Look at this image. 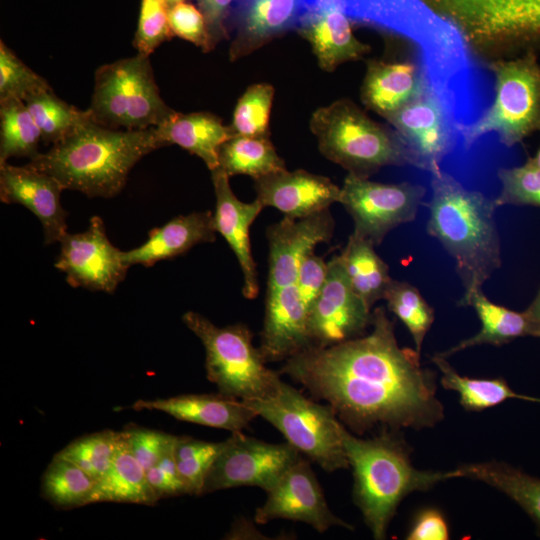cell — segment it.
Here are the masks:
<instances>
[{
	"label": "cell",
	"instance_id": "cell-1",
	"mask_svg": "<svg viewBox=\"0 0 540 540\" xmlns=\"http://www.w3.org/2000/svg\"><path fill=\"white\" fill-rule=\"evenodd\" d=\"M371 331L328 347H309L285 360L280 374L325 400L352 431L375 426L398 430L433 427L444 418L436 373L420 353L400 347L383 307L372 313Z\"/></svg>",
	"mask_w": 540,
	"mask_h": 540
},
{
	"label": "cell",
	"instance_id": "cell-2",
	"mask_svg": "<svg viewBox=\"0 0 540 540\" xmlns=\"http://www.w3.org/2000/svg\"><path fill=\"white\" fill-rule=\"evenodd\" d=\"M164 146L156 127L119 130L90 120L26 165L53 176L65 190L111 198L124 188L137 162Z\"/></svg>",
	"mask_w": 540,
	"mask_h": 540
},
{
	"label": "cell",
	"instance_id": "cell-3",
	"mask_svg": "<svg viewBox=\"0 0 540 540\" xmlns=\"http://www.w3.org/2000/svg\"><path fill=\"white\" fill-rule=\"evenodd\" d=\"M341 438L353 471V499L375 539H385L401 501L415 491H426L453 479L451 471H423L411 462V448L396 430L382 428L362 439L341 425Z\"/></svg>",
	"mask_w": 540,
	"mask_h": 540
},
{
	"label": "cell",
	"instance_id": "cell-4",
	"mask_svg": "<svg viewBox=\"0 0 540 540\" xmlns=\"http://www.w3.org/2000/svg\"><path fill=\"white\" fill-rule=\"evenodd\" d=\"M431 176L427 232L455 261L464 293L482 288L502 263L494 199L443 170Z\"/></svg>",
	"mask_w": 540,
	"mask_h": 540
},
{
	"label": "cell",
	"instance_id": "cell-5",
	"mask_svg": "<svg viewBox=\"0 0 540 540\" xmlns=\"http://www.w3.org/2000/svg\"><path fill=\"white\" fill-rule=\"evenodd\" d=\"M419 1L454 26L477 56L492 61L540 51V0Z\"/></svg>",
	"mask_w": 540,
	"mask_h": 540
},
{
	"label": "cell",
	"instance_id": "cell-6",
	"mask_svg": "<svg viewBox=\"0 0 540 540\" xmlns=\"http://www.w3.org/2000/svg\"><path fill=\"white\" fill-rule=\"evenodd\" d=\"M310 129L322 155L358 177L369 178L385 166L410 165L395 131L372 120L351 100L318 108Z\"/></svg>",
	"mask_w": 540,
	"mask_h": 540
},
{
	"label": "cell",
	"instance_id": "cell-7",
	"mask_svg": "<svg viewBox=\"0 0 540 540\" xmlns=\"http://www.w3.org/2000/svg\"><path fill=\"white\" fill-rule=\"evenodd\" d=\"M495 82V97L472 123L458 125L459 139L470 148L481 137L495 133L501 144L512 147L540 131V63L538 53L488 62Z\"/></svg>",
	"mask_w": 540,
	"mask_h": 540
},
{
	"label": "cell",
	"instance_id": "cell-8",
	"mask_svg": "<svg viewBox=\"0 0 540 540\" xmlns=\"http://www.w3.org/2000/svg\"><path fill=\"white\" fill-rule=\"evenodd\" d=\"M182 321L203 344L207 378L219 393L251 401L269 398L276 392L280 373L266 366L246 325L218 327L194 311L184 313Z\"/></svg>",
	"mask_w": 540,
	"mask_h": 540
},
{
	"label": "cell",
	"instance_id": "cell-9",
	"mask_svg": "<svg viewBox=\"0 0 540 540\" xmlns=\"http://www.w3.org/2000/svg\"><path fill=\"white\" fill-rule=\"evenodd\" d=\"M88 110L97 124L124 130L160 126L176 112L161 98L149 56L142 53L96 70Z\"/></svg>",
	"mask_w": 540,
	"mask_h": 540
},
{
	"label": "cell",
	"instance_id": "cell-10",
	"mask_svg": "<svg viewBox=\"0 0 540 540\" xmlns=\"http://www.w3.org/2000/svg\"><path fill=\"white\" fill-rule=\"evenodd\" d=\"M242 401L323 470L334 472L349 467L341 438L342 423L328 404L308 399L282 380L271 397Z\"/></svg>",
	"mask_w": 540,
	"mask_h": 540
},
{
	"label": "cell",
	"instance_id": "cell-11",
	"mask_svg": "<svg viewBox=\"0 0 540 540\" xmlns=\"http://www.w3.org/2000/svg\"><path fill=\"white\" fill-rule=\"evenodd\" d=\"M426 189L418 184L379 183L348 173L339 203L354 221V234L378 246L395 227L416 218Z\"/></svg>",
	"mask_w": 540,
	"mask_h": 540
},
{
	"label": "cell",
	"instance_id": "cell-12",
	"mask_svg": "<svg viewBox=\"0 0 540 540\" xmlns=\"http://www.w3.org/2000/svg\"><path fill=\"white\" fill-rule=\"evenodd\" d=\"M385 119L403 144L409 164L431 175L442 170V161L459 140L457 123L429 84Z\"/></svg>",
	"mask_w": 540,
	"mask_h": 540
},
{
	"label": "cell",
	"instance_id": "cell-13",
	"mask_svg": "<svg viewBox=\"0 0 540 540\" xmlns=\"http://www.w3.org/2000/svg\"><path fill=\"white\" fill-rule=\"evenodd\" d=\"M299 457L288 442L273 444L242 432L232 433L208 471L203 494L241 486L267 492Z\"/></svg>",
	"mask_w": 540,
	"mask_h": 540
},
{
	"label": "cell",
	"instance_id": "cell-14",
	"mask_svg": "<svg viewBox=\"0 0 540 540\" xmlns=\"http://www.w3.org/2000/svg\"><path fill=\"white\" fill-rule=\"evenodd\" d=\"M59 243L54 266L72 287L113 293L130 268L123 252L110 242L99 216L91 217L84 232H66Z\"/></svg>",
	"mask_w": 540,
	"mask_h": 540
},
{
	"label": "cell",
	"instance_id": "cell-15",
	"mask_svg": "<svg viewBox=\"0 0 540 540\" xmlns=\"http://www.w3.org/2000/svg\"><path fill=\"white\" fill-rule=\"evenodd\" d=\"M370 310L353 290L339 255L334 256L327 262L325 284L309 314V347H328L364 335L371 326Z\"/></svg>",
	"mask_w": 540,
	"mask_h": 540
},
{
	"label": "cell",
	"instance_id": "cell-16",
	"mask_svg": "<svg viewBox=\"0 0 540 540\" xmlns=\"http://www.w3.org/2000/svg\"><path fill=\"white\" fill-rule=\"evenodd\" d=\"M266 493V501L255 512L258 524L286 519L304 522L320 533L335 526L353 529L330 510L310 464L301 456Z\"/></svg>",
	"mask_w": 540,
	"mask_h": 540
},
{
	"label": "cell",
	"instance_id": "cell-17",
	"mask_svg": "<svg viewBox=\"0 0 540 540\" xmlns=\"http://www.w3.org/2000/svg\"><path fill=\"white\" fill-rule=\"evenodd\" d=\"M334 231L329 210L302 219L285 217L267 229L269 270L267 291L295 284L305 257L322 242H328Z\"/></svg>",
	"mask_w": 540,
	"mask_h": 540
},
{
	"label": "cell",
	"instance_id": "cell-18",
	"mask_svg": "<svg viewBox=\"0 0 540 540\" xmlns=\"http://www.w3.org/2000/svg\"><path fill=\"white\" fill-rule=\"evenodd\" d=\"M351 20L344 0H308L296 29L311 44L323 70L333 71L370 51L353 34Z\"/></svg>",
	"mask_w": 540,
	"mask_h": 540
},
{
	"label": "cell",
	"instance_id": "cell-19",
	"mask_svg": "<svg viewBox=\"0 0 540 540\" xmlns=\"http://www.w3.org/2000/svg\"><path fill=\"white\" fill-rule=\"evenodd\" d=\"M65 190L53 176L28 165L0 164V200L29 209L41 222L44 244L59 242L67 231L68 213L61 204Z\"/></svg>",
	"mask_w": 540,
	"mask_h": 540
},
{
	"label": "cell",
	"instance_id": "cell-20",
	"mask_svg": "<svg viewBox=\"0 0 540 540\" xmlns=\"http://www.w3.org/2000/svg\"><path fill=\"white\" fill-rule=\"evenodd\" d=\"M262 205L281 211L285 217L302 219L328 210L339 202L341 188L329 178L298 169H287L254 179Z\"/></svg>",
	"mask_w": 540,
	"mask_h": 540
},
{
	"label": "cell",
	"instance_id": "cell-21",
	"mask_svg": "<svg viewBox=\"0 0 540 540\" xmlns=\"http://www.w3.org/2000/svg\"><path fill=\"white\" fill-rule=\"evenodd\" d=\"M211 173L216 197L213 213L215 231L224 237L238 260L243 273L244 297L254 299L258 295L259 286L249 229L264 206L257 198L251 203L240 201L230 187L229 176L221 168Z\"/></svg>",
	"mask_w": 540,
	"mask_h": 540
},
{
	"label": "cell",
	"instance_id": "cell-22",
	"mask_svg": "<svg viewBox=\"0 0 540 540\" xmlns=\"http://www.w3.org/2000/svg\"><path fill=\"white\" fill-rule=\"evenodd\" d=\"M309 314L296 283L267 291L259 346L266 362L286 360L309 347Z\"/></svg>",
	"mask_w": 540,
	"mask_h": 540
},
{
	"label": "cell",
	"instance_id": "cell-23",
	"mask_svg": "<svg viewBox=\"0 0 540 540\" xmlns=\"http://www.w3.org/2000/svg\"><path fill=\"white\" fill-rule=\"evenodd\" d=\"M308 0H236L230 60H238L297 28Z\"/></svg>",
	"mask_w": 540,
	"mask_h": 540
},
{
	"label": "cell",
	"instance_id": "cell-24",
	"mask_svg": "<svg viewBox=\"0 0 540 540\" xmlns=\"http://www.w3.org/2000/svg\"><path fill=\"white\" fill-rule=\"evenodd\" d=\"M135 410H158L199 425L242 432L258 415L242 400L224 394H186L164 399L137 400Z\"/></svg>",
	"mask_w": 540,
	"mask_h": 540
},
{
	"label": "cell",
	"instance_id": "cell-25",
	"mask_svg": "<svg viewBox=\"0 0 540 540\" xmlns=\"http://www.w3.org/2000/svg\"><path fill=\"white\" fill-rule=\"evenodd\" d=\"M215 239L213 213L192 212L176 216L163 226L151 229L143 244L123 252V259L130 267H151L162 260L183 255L200 243L213 242Z\"/></svg>",
	"mask_w": 540,
	"mask_h": 540
},
{
	"label": "cell",
	"instance_id": "cell-26",
	"mask_svg": "<svg viewBox=\"0 0 540 540\" xmlns=\"http://www.w3.org/2000/svg\"><path fill=\"white\" fill-rule=\"evenodd\" d=\"M427 84L418 63L371 60L367 62L361 100L385 119L417 97Z\"/></svg>",
	"mask_w": 540,
	"mask_h": 540
},
{
	"label": "cell",
	"instance_id": "cell-27",
	"mask_svg": "<svg viewBox=\"0 0 540 540\" xmlns=\"http://www.w3.org/2000/svg\"><path fill=\"white\" fill-rule=\"evenodd\" d=\"M156 131L165 146H180L202 159L210 171L219 167L222 144L234 137L231 127L209 112H175Z\"/></svg>",
	"mask_w": 540,
	"mask_h": 540
},
{
	"label": "cell",
	"instance_id": "cell-28",
	"mask_svg": "<svg viewBox=\"0 0 540 540\" xmlns=\"http://www.w3.org/2000/svg\"><path fill=\"white\" fill-rule=\"evenodd\" d=\"M158 499L147 479L146 470L134 457L120 432L111 465L97 480L89 504L108 501L154 505Z\"/></svg>",
	"mask_w": 540,
	"mask_h": 540
},
{
	"label": "cell",
	"instance_id": "cell-29",
	"mask_svg": "<svg viewBox=\"0 0 540 540\" xmlns=\"http://www.w3.org/2000/svg\"><path fill=\"white\" fill-rule=\"evenodd\" d=\"M462 306H471L480 322V331L451 347L437 353L442 357H449L467 348L491 344L500 346L512 340L529 335V322L525 311L518 312L497 305L490 301L483 293L482 288H477L463 294L459 301Z\"/></svg>",
	"mask_w": 540,
	"mask_h": 540
},
{
	"label": "cell",
	"instance_id": "cell-30",
	"mask_svg": "<svg viewBox=\"0 0 540 540\" xmlns=\"http://www.w3.org/2000/svg\"><path fill=\"white\" fill-rule=\"evenodd\" d=\"M453 478L484 482L516 502L540 528V478L503 462L463 464L451 470Z\"/></svg>",
	"mask_w": 540,
	"mask_h": 540
},
{
	"label": "cell",
	"instance_id": "cell-31",
	"mask_svg": "<svg viewBox=\"0 0 540 540\" xmlns=\"http://www.w3.org/2000/svg\"><path fill=\"white\" fill-rule=\"evenodd\" d=\"M374 247L369 240L352 233L339 255L353 290L370 308L384 299L393 280Z\"/></svg>",
	"mask_w": 540,
	"mask_h": 540
},
{
	"label": "cell",
	"instance_id": "cell-32",
	"mask_svg": "<svg viewBox=\"0 0 540 540\" xmlns=\"http://www.w3.org/2000/svg\"><path fill=\"white\" fill-rule=\"evenodd\" d=\"M219 168L229 177L248 175L254 179L286 169L269 137L234 136L219 150Z\"/></svg>",
	"mask_w": 540,
	"mask_h": 540
},
{
	"label": "cell",
	"instance_id": "cell-33",
	"mask_svg": "<svg viewBox=\"0 0 540 540\" xmlns=\"http://www.w3.org/2000/svg\"><path fill=\"white\" fill-rule=\"evenodd\" d=\"M441 372V385L459 395L462 407L468 411H482L497 406L508 399L530 400V396L518 394L503 378H472L460 375L438 354L432 357Z\"/></svg>",
	"mask_w": 540,
	"mask_h": 540
},
{
	"label": "cell",
	"instance_id": "cell-34",
	"mask_svg": "<svg viewBox=\"0 0 540 540\" xmlns=\"http://www.w3.org/2000/svg\"><path fill=\"white\" fill-rule=\"evenodd\" d=\"M41 132L24 101H0V164L13 157L35 158Z\"/></svg>",
	"mask_w": 540,
	"mask_h": 540
},
{
	"label": "cell",
	"instance_id": "cell-35",
	"mask_svg": "<svg viewBox=\"0 0 540 540\" xmlns=\"http://www.w3.org/2000/svg\"><path fill=\"white\" fill-rule=\"evenodd\" d=\"M25 104L45 144H55L93 120L90 111L80 110L60 99L52 88L28 97Z\"/></svg>",
	"mask_w": 540,
	"mask_h": 540
},
{
	"label": "cell",
	"instance_id": "cell-36",
	"mask_svg": "<svg viewBox=\"0 0 540 540\" xmlns=\"http://www.w3.org/2000/svg\"><path fill=\"white\" fill-rule=\"evenodd\" d=\"M97 480L74 463L54 456L45 470L42 496L59 508H74L89 504Z\"/></svg>",
	"mask_w": 540,
	"mask_h": 540
},
{
	"label": "cell",
	"instance_id": "cell-37",
	"mask_svg": "<svg viewBox=\"0 0 540 540\" xmlns=\"http://www.w3.org/2000/svg\"><path fill=\"white\" fill-rule=\"evenodd\" d=\"M384 300L388 309L410 332L415 350L421 353L427 332L434 322V310L419 290L405 281L392 280Z\"/></svg>",
	"mask_w": 540,
	"mask_h": 540
},
{
	"label": "cell",
	"instance_id": "cell-38",
	"mask_svg": "<svg viewBox=\"0 0 540 540\" xmlns=\"http://www.w3.org/2000/svg\"><path fill=\"white\" fill-rule=\"evenodd\" d=\"M120 432L105 430L79 437L55 456L68 460L95 480L108 470L113 460Z\"/></svg>",
	"mask_w": 540,
	"mask_h": 540
},
{
	"label": "cell",
	"instance_id": "cell-39",
	"mask_svg": "<svg viewBox=\"0 0 540 540\" xmlns=\"http://www.w3.org/2000/svg\"><path fill=\"white\" fill-rule=\"evenodd\" d=\"M224 441L207 442L191 437H177L174 455L181 479L191 495H203L208 471L222 450Z\"/></svg>",
	"mask_w": 540,
	"mask_h": 540
},
{
	"label": "cell",
	"instance_id": "cell-40",
	"mask_svg": "<svg viewBox=\"0 0 540 540\" xmlns=\"http://www.w3.org/2000/svg\"><path fill=\"white\" fill-rule=\"evenodd\" d=\"M275 90L272 85L249 86L239 98L230 125L234 136L269 137V120Z\"/></svg>",
	"mask_w": 540,
	"mask_h": 540
},
{
	"label": "cell",
	"instance_id": "cell-41",
	"mask_svg": "<svg viewBox=\"0 0 540 540\" xmlns=\"http://www.w3.org/2000/svg\"><path fill=\"white\" fill-rule=\"evenodd\" d=\"M49 83L29 68L3 40L0 41V101L28 97L50 89Z\"/></svg>",
	"mask_w": 540,
	"mask_h": 540
},
{
	"label": "cell",
	"instance_id": "cell-42",
	"mask_svg": "<svg viewBox=\"0 0 540 540\" xmlns=\"http://www.w3.org/2000/svg\"><path fill=\"white\" fill-rule=\"evenodd\" d=\"M501 191L494 203L540 207V168L529 158L525 164L498 170Z\"/></svg>",
	"mask_w": 540,
	"mask_h": 540
},
{
	"label": "cell",
	"instance_id": "cell-43",
	"mask_svg": "<svg viewBox=\"0 0 540 540\" xmlns=\"http://www.w3.org/2000/svg\"><path fill=\"white\" fill-rule=\"evenodd\" d=\"M169 5L166 0H141L137 30L133 44L150 56L163 42L173 36L169 24Z\"/></svg>",
	"mask_w": 540,
	"mask_h": 540
},
{
	"label": "cell",
	"instance_id": "cell-44",
	"mask_svg": "<svg viewBox=\"0 0 540 540\" xmlns=\"http://www.w3.org/2000/svg\"><path fill=\"white\" fill-rule=\"evenodd\" d=\"M122 434L130 451L146 471L156 465L177 440V436L141 427H130Z\"/></svg>",
	"mask_w": 540,
	"mask_h": 540
},
{
	"label": "cell",
	"instance_id": "cell-45",
	"mask_svg": "<svg viewBox=\"0 0 540 540\" xmlns=\"http://www.w3.org/2000/svg\"><path fill=\"white\" fill-rule=\"evenodd\" d=\"M168 17L173 35L193 43L204 52L212 50L207 24L199 8L181 1L169 7Z\"/></svg>",
	"mask_w": 540,
	"mask_h": 540
},
{
	"label": "cell",
	"instance_id": "cell-46",
	"mask_svg": "<svg viewBox=\"0 0 540 540\" xmlns=\"http://www.w3.org/2000/svg\"><path fill=\"white\" fill-rule=\"evenodd\" d=\"M174 447L175 444L165 452L156 465L146 471L147 479L159 499L189 494L178 472Z\"/></svg>",
	"mask_w": 540,
	"mask_h": 540
},
{
	"label": "cell",
	"instance_id": "cell-47",
	"mask_svg": "<svg viewBox=\"0 0 540 540\" xmlns=\"http://www.w3.org/2000/svg\"><path fill=\"white\" fill-rule=\"evenodd\" d=\"M327 262L313 253L305 257L299 267L297 288L307 306L311 308L321 293L326 281Z\"/></svg>",
	"mask_w": 540,
	"mask_h": 540
},
{
	"label": "cell",
	"instance_id": "cell-48",
	"mask_svg": "<svg viewBox=\"0 0 540 540\" xmlns=\"http://www.w3.org/2000/svg\"><path fill=\"white\" fill-rule=\"evenodd\" d=\"M449 526L443 513L436 508L428 507L419 511L406 535L408 540H447Z\"/></svg>",
	"mask_w": 540,
	"mask_h": 540
},
{
	"label": "cell",
	"instance_id": "cell-49",
	"mask_svg": "<svg viewBox=\"0 0 540 540\" xmlns=\"http://www.w3.org/2000/svg\"><path fill=\"white\" fill-rule=\"evenodd\" d=\"M209 33L211 49L227 38V19L236 0H196Z\"/></svg>",
	"mask_w": 540,
	"mask_h": 540
},
{
	"label": "cell",
	"instance_id": "cell-50",
	"mask_svg": "<svg viewBox=\"0 0 540 540\" xmlns=\"http://www.w3.org/2000/svg\"><path fill=\"white\" fill-rule=\"evenodd\" d=\"M525 313L529 322V336L540 338V288Z\"/></svg>",
	"mask_w": 540,
	"mask_h": 540
},
{
	"label": "cell",
	"instance_id": "cell-51",
	"mask_svg": "<svg viewBox=\"0 0 540 540\" xmlns=\"http://www.w3.org/2000/svg\"><path fill=\"white\" fill-rule=\"evenodd\" d=\"M531 161L540 168V147L536 153V155L532 158H530Z\"/></svg>",
	"mask_w": 540,
	"mask_h": 540
},
{
	"label": "cell",
	"instance_id": "cell-52",
	"mask_svg": "<svg viewBox=\"0 0 540 540\" xmlns=\"http://www.w3.org/2000/svg\"><path fill=\"white\" fill-rule=\"evenodd\" d=\"M166 1H167L168 5L170 7V6H172V5L176 4V3L184 1V0H166Z\"/></svg>",
	"mask_w": 540,
	"mask_h": 540
},
{
	"label": "cell",
	"instance_id": "cell-53",
	"mask_svg": "<svg viewBox=\"0 0 540 540\" xmlns=\"http://www.w3.org/2000/svg\"><path fill=\"white\" fill-rule=\"evenodd\" d=\"M529 401H534V402L540 403V398H533V397H530V400H529Z\"/></svg>",
	"mask_w": 540,
	"mask_h": 540
}]
</instances>
